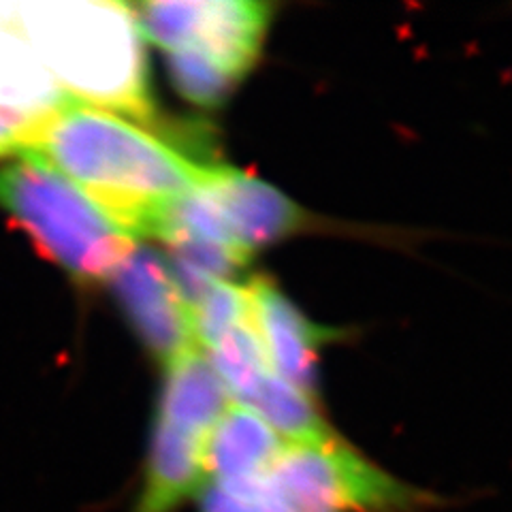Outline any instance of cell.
<instances>
[{"instance_id": "30bf717a", "label": "cell", "mask_w": 512, "mask_h": 512, "mask_svg": "<svg viewBox=\"0 0 512 512\" xmlns=\"http://www.w3.org/2000/svg\"><path fill=\"white\" fill-rule=\"evenodd\" d=\"M284 440L259 414L231 402L207 442V483L261 478L274 466Z\"/></svg>"}, {"instance_id": "8992f818", "label": "cell", "mask_w": 512, "mask_h": 512, "mask_svg": "<svg viewBox=\"0 0 512 512\" xmlns=\"http://www.w3.org/2000/svg\"><path fill=\"white\" fill-rule=\"evenodd\" d=\"M114 288L141 342L165 365L197 348L192 312L160 256L137 248L114 271Z\"/></svg>"}, {"instance_id": "5b68a950", "label": "cell", "mask_w": 512, "mask_h": 512, "mask_svg": "<svg viewBox=\"0 0 512 512\" xmlns=\"http://www.w3.org/2000/svg\"><path fill=\"white\" fill-rule=\"evenodd\" d=\"M135 11L143 35L165 52H199L237 82L254 67L271 22V5L254 0H165Z\"/></svg>"}, {"instance_id": "ba28073f", "label": "cell", "mask_w": 512, "mask_h": 512, "mask_svg": "<svg viewBox=\"0 0 512 512\" xmlns=\"http://www.w3.org/2000/svg\"><path fill=\"white\" fill-rule=\"evenodd\" d=\"M197 188L212 203L233 242L250 256L254 250L293 235L306 220L280 190L231 167L212 163Z\"/></svg>"}, {"instance_id": "2e32d148", "label": "cell", "mask_w": 512, "mask_h": 512, "mask_svg": "<svg viewBox=\"0 0 512 512\" xmlns=\"http://www.w3.org/2000/svg\"><path fill=\"white\" fill-rule=\"evenodd\" d=\"M199 512H276L265 487V476L233 483H205Z\"/></svg>"}, {"instance_id": "52a82bcc", "label": "cell", "mask_w": 512, "mask_h": 512, "mask_svg": "<svg viewBox=\"0 0 512 512\" xmlns=\"http://www.w3.org/2000/svg\"><path fill=\"white\" fill-rule=\"evenodd\" d=\"M69 101L32 47L0 26V158L28 152Z\"/></svg>"}, {"instance_id": "5bb4252c", "label": "cell", "mask_w": 512, "mask_h": 512, "mask_svg": "<svg viewBox=\"0 0 512 512\" xmlns=\"http://www.w3.org/2000/svg\"><path fill=\"white\" fill-rule=\"evenodd\" d=\"M167 56L171 82L175 90L190 103L201 107H216L222 101H227V96L237 86V79H233L214 60L199 52L178 50L167 52Z\"/></svg>"}, {"instance_id": "4fadbf2b", "label": "cell", "mask_w": 512, "mask_h": 512, "mask_svg": "<svg viewBox=\"0 0 512 512\" xmlns=\"http://www.w3.org/2000/svg\"><path fill=\"white\" fill-rule=\"evenodd\" d=\"M210 357L231 402L242 406L250 402L261 382L271 374L263 344L252 327V318L224 333L210 348Z\"/></svg>"}, {"instance_id": "9a60e30c", "label": "cell", "mask_w": 512, "mask_h": 512, "mask_svg": "<svg viewBox=\"0 0 512 512\" xmlns=\"http://www.w3.org/2000/svg\"><path fill=\"white\" fill-rule=\"evenodd\" d=\"M192 312L197 348L210 350L224 333L250 320V299L246 286L216 282Z\"/></svg>"}, {"instance_id": "9c48e42d", "label": "cell", "mask_w": 512, "mask_h": 512, "mask_svg": "<svg viewBox=\"0 0 512 512\" xmlns=\"http://www.w3.org/2000/svg\"><path fill=\"white\" fill-rule=\"evenodd\" d=\"M246 291L252 327L263 344L271 372L314 399L320 348L335 333L310 323L269 278H252Z\"/></svg>"}, {"instance_id": "3957f363", "label": "cell", "mask_w": 512, "mask_h": 512, "mask_svg": "<svg viewBox=\"0 0 512 512\" xmlns=\"http://www.w3.org/2000/svg\"><path fill=\"white\" fill-rule=\"evenodd\" d=\"M0 207L30 235L41 254L82 282L111 278L135 250L131 233L32 152L0 167Z\"/></svg>"}, {"instance_id": "7a4b0ae2", "label": "cell", "mask_w": 512, "mask_h": 512, "mask_svg": "<svg viewBox=\"0 0 512 512\" xmlns=\"http://www.w3.org/2000/svg\"><path fill=\"white\" fill-rule=\"evenodd\" d=\"M0 26L32 47L71 101L152 124L148 56L135 7L111 0L0 3Z\"/></svg>"}, {"instance_id": "277c9868", "label": "cell", "mask_w": 512, "mask_h": 512, "mask_svg": "<svg viewBox=\"0 0 512 512\" xmlns=\"http://www.w3.org/2000/svg\"><path fill=\"white\" fill-rule=\"evenodd\" d=\"M276 512H425L434 493L404 483L340 436L282 446L265 474Z\"/></svg>"}, {"instance_id": "8fae6325", "label": "cell", "mask_w": 512, "mask_h": 512, "mask_svg": "<svg viewBox=\"0 0 512 512\" xmlns=\"http://www.w3.org/2000/svg\"><path fill=\"white\" fill-rule=\"evenodd\" d=\"M229 404V391L224 389L210 359L199 348H190L167 363L156 419L195 436L210 438Z\"/></svg>"}, {"instance_id": "7c38bea8", "label": "cell", "mask_w": 512, "mask_h": 512, "mask_svg": "<svg viewBox=\"0 0 512 512\" xmlns=\"http://www.w3.org/2000/svg\"><path fill=\"white\" fill-rule=\"evenodd\" d=\"M246 408L259 414L286 444L318 442L333 436L331 427L316 410L314 399L299 393L274 372L261 382Z\"/></svg>"}, {"instance_id": "6da1fadb", "label": "cell", "mask_w": 512, "mask_h": 512, "mask_svg": "<svg viewBox=\"0 0 512 512\" xmlns=\"http://www.w3.org/2000/svg\"><path fill=\"white\" fill-rule=\"evenodd\" d=\"M28 152L82 186L133 237L152 235L167 207L212 165L186 156L150 126L75 101L56 111Z\"/></svg>"}]
</instances>
